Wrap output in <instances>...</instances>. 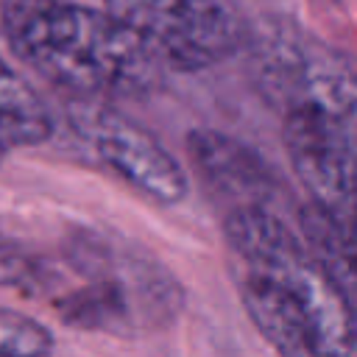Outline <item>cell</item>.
Listing matches in <instances>:
<instances>
[{
    "label": "cell",
    "instance_id": "1",
    "mask_svg": "<svg viewBox=\"0 0 357 357\" xmlns=\"http://www.w3.org/2000/svg\"><path fill=\"white\" fill-rule=\"evenodd\" d=\"M223 240L240 304L279 357H357V310L284 215L229 212Z\"/></svg>",
    "mask_w": 357,
    "mask_h": 357
},
{
    "label": "cell",
    "instance_id": "2",
    "mask_svg": "<svg viewBox=\"0 0 357 357\" xmlns=\"http://www.w3.org/2000/svg\"><path fill=\"white\" fill-rule=\"evenodd\" d=\"M0 28L11 53L73 100L151 95L165 67L109 11L78 0H3Z\"/></svg>",
    "mask_w": 357,
    "mask_h": 357
},
{
    "label": "cell",
    "instance_id": "3",
    "mask_svg": "<svg viewBox=\"0 0 357 357\" xmlns=\"http://www.w3.org/2000/svg\"><path fill=\"white\" fill-rule=\"evenodd\" d=\"M64 259L78 284L64 287L53 307L70 326L131 337L167 326L184 304L176 276L120 234L75 229L64 240Z\"/></svg>",
    "mask_w": 357,
    "mask_h": 357
},
{
    "label": "cell",
    "instance_id": "4",
    "mask_svg": "<svg viewBox=\"0 0 357 357\" xmlns=\"http://www.w3.org/2000/svg\"><path fill=\"white\" fill-rule=\"evenodd\" d=\"M248 47L257 86L279 114L312 112L357 131V56L287 20L251 31Z\"/></svg>",
    "mask_w": 357,
    "mask_h": 357
},
{
    "label": "cell",
    "instance_id": "5",
    "mask_svg": "<svg viewBox=\"0 0 357 357\" xmlns=\"http://www.w3.org/2000/svg\"><path fill=\"white\" fill-rule=\"evenodd\" d=\"M106 8L165 67L195 73L248 45V25L234 0H103Z\"/></svg>",
    "mask_w": 357,
    "mask_h": 357
},
{
    "label": "cell",
    "instance_id": "6",
    "mask_svg": "<svg viewBox=\"0 0 357 357\" xmlns=\"http://www.w3.org/2000/svg\"><path fill=\"white\" fill-rule=\"evenodd\" d=\"M67 126L109 173L142 198L159 206H173L187 198L190 181L181 162L112 103L73 100L67 106Z\"/></svg>",
    "mask_w": 357,
    "mask_h": 357
},
{
    "label": "cell",
    "instance_id": "7",
    "mask_svg": "<svg viewBox=\"0 0 357 357\" xmlns=\"http://www.w3.org/2000/svg\"><path fill=\"white\" fill-rule=\"evenodd\" d=\"M282 139L307 201L357 231V131L312 112H284Z\"/></svg>",
    "mask_w": 357,
    "mask_h": 357
},
{
    "label": "cell",
    "instance_id": "8",
    "mask_svg": "<svg viewBox=\"0 0 357 357\" xmlns=\"http://www.w3.org/2000/svg\"><path fill=\"white\" fill-rule=\"evenodd\" d=\"M187 156L192 162V173L201 178L209 195L226 206V215L237 209H271L282 215L290 204L287 187L273 167L254 148L223 131H190Z\"/></svg>",
    "mask_w": 357,
    "mask_h": 357
},
{
    "label": "cell",
    "instance_id": "9",
    "mask_svg": "<svg viewBox=\"0 0 357 357\" xmlns=\"http://www.w3.org/2000/svg\"><path fill=\"white\" fill-rule=\"evenodd\" d=\"M50 131L53 120L39 95L0 59V165L11 151L45 142Z\"/></svg>",
    "mask_w": 357,
    "mask_h": 357
},
{
    "label": "cell",
    "instance_id": "10",
    "mask_svg": "<svg viewBox=\"0 0 357 357\" xmlns=\"http://www.w3.org/2000/svg\"><path fill=\"white\" fill-rule=\"evenodd\" d=\"M296 229L357 310V231L340 226L310 201L296 206Z\"/></svg>",
    "mask_w": 357,
    "mask_h": 357
},
{
    "label": "cell",
    "instance_id": "11",
    "mask_svg": "<svg viewBox=\"0 0 357 357\" xmlns=\"http://www.w3.org/2000/svg\"><path fill=\"white\" fill-rule=\"evenodd\" d=\"M0 287L17 290L22 296L50 298H56L61 290L53 259L6 234H0Z\"/></svg>",
    "mask_w": 357,
    "mask_h": 357
},
{
    "label": "cell",
    "instance_id": "12",
    "mask_svg": "<svg viewBox=\"0 0 357 357\" xmlns=\"http://www.w3.org/2000/svg\"><path fill=\"white\" fill-rule=\"evenodd\" d=\"M53 335L36 318L0 307V357H50Z\"/></svg>",
    "mask_w": 357,
    "mask_h": 357
},
{
    "label": "cell",
    "instance_id": "13",
    "mask_svg": "<svg viewBox=\"0 0 357 357\" xmlns=\"http://www.w3.org/2000/svg\"><path fill=\"white\" fill-rule=\"evenodd\" d=\"M318 3H332V0H318Z\"/></svg>",
    "mask_w": 357,
    "mask_h": 357
}]
</instances>
